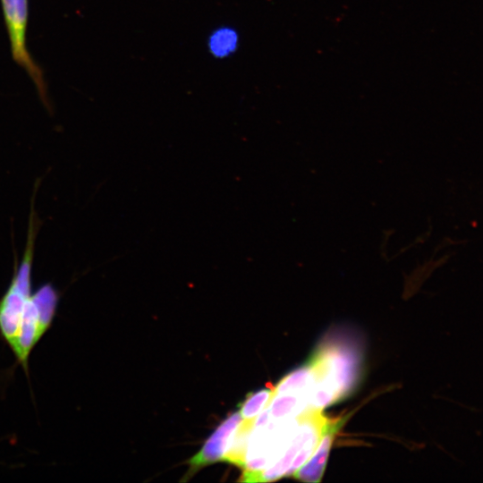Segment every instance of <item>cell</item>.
<instances>
[{"mask_svg":"<svg viewBox=\"0 0 483 483\" xmlns=\"http://www.w3.org/2000/svg\"><path fill=\"white\" fill-rule=\"evenodd\" d=\"M33 207L22 257L20 262L15 260L10 284L0 297V339L13 353L15 364L22 368L28 381L30 357L51 329L61 300V292L51 283L33 288L31 270L38 231Z\"/></svg>","mask_w":483,"mask_h":483,"instance_id":"6da1fadb","label":"cell"},{"mask_svg":"<svg viewBox=\"0 0 483 483\" xmlns=\"http://www.w3.org/2000/svg\"><path fill=\"white\" fill-rule=\"evenodd\" d=\"M0 3L12 58L26 72L34 83L41 102L51 110L43 69L28 48L29 0H0Z\"/></svg>","mask_w":483,"mask_h":483,"instance_id":"7a4b0ae2","label":"cell"},{"mask_svg":"<svg viewBox=\"0 0 483 483\" xmlns=\"http://www.w3.org/2000/svg\"><path fill=\"white\" fill-rule=\"evenodd\" d=\"M241 419L240 412L236 411L222 421L206 440L202 448L190 459L189 473H194L202 467L223 461Z\"/></svg>","mask_w":483,"mask_h":483,"instance_id":"3957f363","label":"cell"},{"mask_svg":"<svg viewBox=\"0 0 483 483\" xmlns=\"http://www.w3.org/2000/svg\"><path fill=\"white\" fill-rule=\"evenodd\" d=\"M347 417L331 419L314 453L292 476L305 482H318L321 479L334 436Z\"/></svg>","mask_w":483,"mask_h":483,"instance_id":"277c9868","label":"cell"},{"mask_svg":"<svg viewBox=\"0 0 483 483\" xmlns=\"http://www.w3.org/2000/svg\"><path fill=\"white\" fill-rule=\"evenodd\" d=\"M274 395L271 387L258 390L249 394L244 401L240 403V414L242 419L254 420L258 413L263 411Z\"/></svg>","mask_w":483,"mask_h":483,"instance_id":"5b68a950","label":"cell"},{"mask_svg":"<svg viewBox=\"0 0 483 483\" xmlns=\"http://www.w3.org/2000/svg\"><path fill=\"white\" fill-rule=\"evenodd\" d=\"M237 37L230 30H220L210 38L209 47L211 52L217 56H224L233 51L236 47Z\"/></svg>","mask_w":483,"mask_h":483,"instance_id":"8992f818","label":"cell"}]
</instances>
